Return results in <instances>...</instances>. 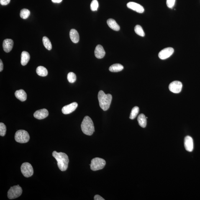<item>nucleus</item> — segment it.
Here are the masks:
<instances>
[{
    "label": "nucleus",
    "mask_w": 200,
    "mask_h": 200,
    "mask_svg": "<svg viewBox=\"0 0 200 200\" xmlns=\"http://www.w3.org/2000/svg\"><path fill=\"white\" fill-rule=\"evenodd\" d=\"M52 156L56 160L58 167L62 171H65L68 168L69 160L68 155L63 152H58L54 151L52 153Z\"/></svg>",
    "instance_id": "nucleus-1"
},
{
    "label": "nucleus",
    "mask_w": 200,
    "mask_h": 200,
    "mask_svg": "<svg viewBox=\"0 0 200 200\" xmlns=\"http://www.w3.org/2000/svg\"><path fill=\"white\" fill-rule=\"evenodd\" d=\"M112 95L106 94L104 91H100L98 94V101L100 107L104 111L109 109L112 100Z\"/></svg>",
    "instance_id": "nucleus-2"
},
{
    "label": "nucleus",
    "mask_w": 200,
    "mask_h": 200,
    "mask_svg": "<svg viewBox=\"0 0 200 200\" xmlns=\"http://www.w3.org/2000/svg\"><path fill=\"white\" fill-rule=\"evenodd\" d=\"M82 131L85 135L91 136L95 132V128L92 120L89 116H86L81 124Z\"/></svg>",
    "instance_id": "nucleus-3"
},
{
    "label": "nucleus",
    "mask_w": 200,
    "mask_h": 200,
    "mask_svg": "<svg viewBox=\"0 0 200 200\" xmlns=\"http://www.w3.org/2000/svg\"><path fill=\"white\" fill-rule=\"evenodd\" d=\"M15 139L16 142L19 143H26L29 142L30 136L27 131L19 130L16 132Z\"/></svg>",
    "instance_id": "nucleus-4"
},
{
    "label": "nucleus",
    "mask_w": 200,
    "mask_h": 200,
    "mask_svg": "<svg viewBox=\"0 0 200 200\" xmlns=\"http://www.w3.org/2000/svg\"><path fill=\"white\" fill-rule=\"evenodd\" d=\"M106 165V161L104 159L96 158L91 160V169L93 171L103 169Z\"/></svg>",
    "instance_id": "nucleus-5"
},
{
    "label": "nucleus",
    "mask_w": 200,
    "mask_h": 200,
    "mask_svg": "<svg viewBox=\"0 0 200 200\" xmlns=\"http://www.w3.org/2000/svg\"><path fill=\"white\" fill-rule=\"evenodd\" d=\"M22 189L19 185L11 187L8 192L9 199H13L19 197L22 194Z\"/></svg>",
    "instance_id": "nucleus-6"
},
{
    "label": "nucleus",
    "mask_w": 200,
    "mask_h": 200,
    "mask_svg": "<svg viewBox=\"0 0 200 200\" xmlns=\"http://www.w3.org/2000/svg\"><path fill=\"white\" fill-rule=\"evenodd\" d=\"M21 169V173L26 178H29L33 175V168L31 164L28 162H24L23 163Z\"/></svg>",
    "instance_id": "nucleus-7"
},
{
    "label": "nucleus",
    "mask_w": 200,
    "mask_h": 200,
    "mask_svg": "<svg viewBox=\"0 0 200 200\" xmlns=\"http://www.w3.org/2000/svg\"><path fill=\"white\" fill-rule=\"evenodd\" d=\"M174 51V49L171 47L164 49L159 53V58L162 60H166L171 56L173 53Z\"/></svg>",
    "instance_id": "nucleus-8"
},
{
    "label": "nucleus",
    "mask_w": 200,
    "mask_h": 200,
    "mask_svg": "<svg viewBox=\"0 0 200 200\" xmlns=\"http://www.w3.org/2000/svg\"><path fill=\"white\" fill-rule=\"evenodd\" d=\"M182 88V84L181 82L178 81H175L172 82L170 83L169 88L171 92L178 93L181 92Z\"/></svg>",
    "instance_id": "nucleus-9"
},
{
    "label": "nucleus",
    "mask_w": 200,
    "mask_h": 200,
    "mask_svg": "<svg viewBox=\"0 0 200 200\" xmlns=\"http://www.w3.org/2000/svg\"><path fill=\"white\" fill-rule=\"evenodd\" d=\"M78 104L76 102H73L62 108V112L65 115L70 114L74 111L78 107Z\"/></svg>",
    "instance_id": "nucleus-10"
},
{
    "label": "nucleus",
    "mask_w": 200,
    "mask_h": 200,
    "mask_svg": "<svg viewBox=\"0 0 200 200\" xmlns=\"http://www.w3.org/2000/svg\"><path fill=\"white\" fill-rule=\"evenodd\" d=\"M127 6L128 8L139 13H143L144 12L143 7L140 4L134 2H129L127 3Z\"/></svg>",
    "instance_id": "nucleus-11"
},
{
    "label": "nucleus",
    "mask_w": 200,
    "mask_h": 200,
    "mask_svg": "<svg viewBox=\"0 0 200 200\" xmlns=\"http://www.w3.org/2000/svg\"><path fill=\"white\" fill-rule=\"evenodd\" d=\"M184 146L185 149L188 152H192L193 149V139L189 136L185 137L184 139Z\"/></svg>",
    "instance_id": "nucleus-12"
},
{
    "label": "nucleus",
    "mask_w": 200,
    "mask_h": 200,
    "mask_svg": "<svg viewBox=\"0 0 200 200\" xmlns=\"http://www.w3.org/2000/svg\"><path fill=\"white\" fill-rule=\"evenodd\" d=\"M49 115L48 111L47 109H43L39 110L34 113V116L35 118L42 119L45 118Z\"/></svg>",
    "instance_id": "nucleus-13"
},
{
    "label": "nucleus",
    "mask_w": 200,
    "mask_h": 200,
    "mask_svg": "<svg viewBox=\"0 0 200 200\" xmlns=\"http://www.w3.org/2000/svg\"><path fill=\"white\" fill-rule=\"evenodd\" d=\"M14 45V41L12 39H5L3 43V47L4 51L6 53L10 52L12 50Z\"/></svg>",
    "instance_id": "nucleus-14"
},
{
    "label": "nucleus",
    "mask_w": 200,
    "mask_h": 200,
    "mask_svg": "<svg viewBox=\"0 0 200 200\" xmlns=\"http://www.w3.org/2000/svg\"><path fill=\"white\" fill-rule=\"evenodd\" d=\"M95 55L98 59L104 58L105 55V52L102 46L100 45L97 46L95 50Z\"/></svg>",
    "instance_id": "nucleus-15"
},
{
    "label": "nucleus",
    "mask_w": 200,
    "mask_h": 200,
    "mask_svg": "<svg viewBox=\"0 0 200 200\" xmlns=\"http://www.w3.org/2000/svg\"><path fill=\"white\" fill-rule=\"evenodd\" d=\"M16 97L21 101L24 102L27 99V94L25 92L23 89L18 90L15 93Z\"/></svg>",
    "instance_id": "nucleus-16"
},
{
    "label": "nucleus",
    "mask_w": 200,
    "mask_h": 200,
    "mask_svg": "<svg viewBox=\"0 0 200 200\" xmlns=\"http://www.w3.org/2000/svg\"><path fill=\"white\" fill-rule=\"evenodd\" d=\"M69 35L70 39L74 43H77L79 41V34L75 29H72L70 31Z\"/></svg>",
    "instance_id": "nucleus-17"
},
{
    "label": "nucleus",
    "mask_w": 200,
    "mask_h": 200,
    "mask_svg": "<svg viewBox=\"0 0 200 200\" xmlns=\"http://www.w3.org/2000/svg\"><path fill=\"white\" fill-rule=\"evenodd\" d=\"M30 59V56L28 52L26 51L22 52L21 55V63L23 66H25L28 63Z\"/></svg>",
    "instance_id": "nucleus-18"
},
{
    "label": "nucleus",
    "mask_w": 200,
    "mask_h": 200,
    "mask_svg": "<svg viewBox=\"0 0 200 200\" xmlns=\"http://www.w3.org/2000/svg\"><path fill=\"white\" fill-rule=\"evenodd\" d=\"M108 26L111 29L115 31H119L120 29L119 26L118 24L114 19H108L107 21Z\"/></svg>",
    "instance_id": "nucleus-19"
},
{
    "label": "nucleus",
    "mask_w": 200,
    "mask_h": 200,
    "mask_svg": "<svg viewBox=\"0 0 200 200\" xmlns=\"http://www.w3.org/2000/svg\"><path fill=\"white\" fill-rule=\"evenodd\" d=\"M137 121H138L139 125L141 127L145 128L146 127L147 124V118L143 114L139 115L137 118Z\"/></svg>",
    "instance_id": "nucleus-20"
},
{
    "label": "nucleus",
    "mask_w": 200,
    "mask_h": 200,
    "mask_svg": "<svg viewBox=\"0 0 200 200\" xmlns=\"http://www.w3.org/2000/svg\"><path fill=\"white\" fill-rule=\"evenodd\" d=\"M124 67L120 64L116 63L111 65L109 67V70L113 73H117L120 72L124 69Z\"/></svg>",
    "instance_id": "nucleus-21"
},
{
    "label": "nucleus",
    "mask_w": 200,
    "mask_h": 200,
    "mask_svg": "<svg viewBox=\"0 0 200 200\" xmlns=\"http://www.w3.org/2000/svg\"><path fill=\"white\" fill-rule=\"evenodd\" d=\"M37 74L41 76H46L48 74V71L46 68L42 66H39L37 69Z\"/></svg>",
    "instance_id": "nucleus-22"
},
{
    "label": "nucleus",
    "mask_w": 200,
    "mask_h": 200,
    "mask_svg": "<svg viewBox=\"0 0 200 200\" xmlns=\"http://www.w3.org/2000/svg\"><path fill=\"white\" fill-rule=\"evenodd\" d=\"M42 41L45 48L48 50H51L52 45L50 39L46 37H43Z\"/></svg>",
    "instance_id": "nucleus-23"
},
{
    "label": "nucleus",
    "mask_w": 200,
    "mask_h": 200,
    "mask_svg": "<svg viewBox=\"0 0 200 200\" xmlns=\"http://www.w3.org/2000/svg\"><path fill=\"white\" fill-rule=\"evenodd\" d=\"M139 111V108L137 106H135L133 108L131 111L130 117H129L130 119H135L138 114Z\"/></svg>",
    "instance_id": "nucleus-24"
},
{
    "label": "nucleus",
    "mask_w": 200,
    "mask_h": 200,
    "mask_svg": "<svg viewBox=\"0 0 200 200\" xmlns=\"http://www.w3.org/2000/svg\"><path fill=\"white\" fill-rule=\"evenodd\" d=\"M30 15V11L27 9H24L21 10L20 12L21 17L23 19H27Z\"/></svg>",
    "instance_id": "nucleus-25"
},
{
    "label": "nucleus",
    "mask_w": 200,
    "mask_h": 200,
    "mask_svg": "<svg viewBox=\"0 0 200 200\" xmlns=\"http://www.w3.org/2000/svg\"><path fill=\"white\" fill-rule=\"evenodd\" d=\"M135 32L136 34L141 37H144L145 36V34L144 33L143 29L140 25H136L135 27Z\"/></svg>",
    "instance_id": "nucleus-26"
},
{
    "label": "nucleus",
    "mask_w": 200,
    "mask_h": 200,
    "mask_svg": "<svg viewBox=\"0 0 200 200\" xmlns=\"http://www.w3.org/2000/svg\"><path fill=\"white\" fill-rule=\"evenodd\" d=\"M67 79L69 82L70 83H74L76 80V75L73 72H70L68 74Z\"/></svg>",
    "instance_id": "nucleus-27"
},
{
    "label": "nucleus",
    "mask_w": 200,
    "mask_h": 200,
    "mask_svg": "<svg viewBox=\"0 0 200 200\" xmlns=\"http://www.w3.org/2000/svg\"><path fill=\"white\" fill-rule=\"evenodd\" d=\"M98 7H99V4H98L97 0H93L91 4V9L93 11L97 10Z\"/></svg>",
    "instance_id": "nucleus-28"
},
{
    "label": "nucleus",
    "mask_w": 200,
    "mask_h": 200,
    "mask_svg": "<svg viewBox=\"0 0 200 200\" xmlns=\"http://www.w3.org/2000/svg\"><path fill=\"white\" fill-rule=\"evenodd\" d=\"M6 127L5 124L1 122L0 123V135L4 137L6 134Z\"/></svg>",
    "instance_id": "nucleus-29"
},
{
    "label": "nucleus",
    "mask_w": 200,
    "mask_h": 200,
    "mask_svg": "<svg viewBox=\"0 0 200 200\" xmlns=\"http://www.w3.org/2000/svg\"><path fill=\"white\" fill-rule=\"evenodd\" d=\"M175 0H166V4L169 8H173L174 6Z\"/></svg>",
    "instance_id": "nucleus-30"
},
{
    "label": "nucleus",
    "mask_w": 200,
    "mask_h": 200,
    "mask_svg": "<svg viewBox=\"0 0 200 200\" xmlns=\"http://www.w3.org/2000/svg\"><path fill=\"white\" fill-rule=\"evenodd\" d=\"M11 0H0V4L2 5H6L9 4Z\"/></svg>",
    "instance_id": "nucleus-31"
},
{
    "label": "nucleus",
    "mask_w": 200,
    "mask_h": 200,
    "mask_svg": "<svg viewBox=\"0 0 200 200\" xmlns=\"http://www.w3.org/2000/svg\"><path fill=\"white\" fill-rule=\"evenodd\" d=\"M94 198L95 200H105V199L101 196L98 195H95Z\"/></svg>",
    "instance_id": "nucleus-32"
},
{
    "label": "nucleus",
    "mask_w": 200,
    "mask_h": 200,
    "mask_svg": "<svg viewBox=\"0 0 200 200\" xmlns=\"http://www.w3.org/2000/svg\"><path fill=\"white\" fill-rule=\"evenodd\" d=\"M3 69H4V65L2 60H0V72L2 71Z\"/></svg>",
    "instance_id": "nucleus-33"
},
{
    "label": "nucleus",
    "mask_w": 200,
    "mask_h": 200,
    "mask_svg": "<svg viewBox=\"0 0 200 200\" xmlns=\"http://www.w3.org/2000/svg\"><path fill=\"white\" fill-rule=\"evenodd\" d=\"M63 0H52V2L53 3H60Z\"/></svg>",
    "instance_id": "nucleus-34"
}]
</instances>
